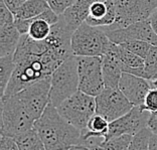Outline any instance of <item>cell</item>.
Here are the masks:
<instances>
[{"label": "cell", "mask_w": 157, "mask_h": 150, "mask_svg": "<svg viewBox=\"0 0 157 150\" xmlns=\"http://www.w3.org/2000/svg\"><path fill=\"white\" fill-rule=\"evenodd\" d=\"M69 150H96L94 148H91L89 146H86L83 144H76V145H73Z\"/></svg>", "instance_id": "d6a6232c"}, {"label": "cell", "mask_w": 157, "mask_h": 150, "mask_svg": "<svg viewBox=\"0 0 157 150\" xmlns=\"http://www.w3.org/2000/svg\"><path fill=\"white\" fill-rule=\"evenodd\" d=\"M150 114V112L146 111L141 106H134L124 116L110 122L109 130L106 134L105 140H109L113 137L121 136L124 134L134 136L139 131L147 127Z\"/></svg>", "instance_id": "8fae6325"}, {"label": "cell", "mask_w": 157, "mask_h": 150, "mask_svg": "<svg viewBox=\"0 0 157 150\" xmlns=\"http://www.w3.org/2000/svg\"><path fill=\"white\" fill-rule=\"evenodd\" d=\"M56 109L67 122L84 131L90 119L96 114V99L78 90Z\"/></svg>", "instance_id": "5b68a950"}, {"label": "cell", "mask_w": 157, "mask_h": 150, "mask_svg": "<svg viewBox=\"0 0 157 150\" xmlns=\"http://www.w3.org/2000/svg\"><path fill=\"white\" fill-rule=\"evenodd\" d=\"M144 79L157 80V45H152L144 60Z\"/></svg>", "instance_id": "7402d4cb"}, {"label": "cell", "mask_w": 157, "mask_h": 150, "mask_svg": "<svg viewBox=\"0 0 157 150\" xmlns=\"http://www.w3.org/2000/svg\"><path fill=\"white\" fill-rule=\"evenodd\" d=\"M152 135V132L149 128H144L135 134L132 139V142L127 150H148L149 140Z\"/></svg>", "instance_id": "cb8c5ba5"}, {"label": "cell", "mask_w": 157, "mask_h": 150, "mask_svg": "<svg viewBox=\"0 0 157 150\" xmlns=\"http://www.w3.org/2000/svg\"><path fill=\"white\" fill-rule=\"evenodd\" d=\"M149 83H150L151 88H155V89H157V80L149 81Z\"/></svg>", "instance_id": "836d02e7"}, {"label": "cell", "mask_w": 157, "mask_h": 150, "mask_svg": "<svg viewBox=\"0 0 157 150\" xmlns=\"http://www.w3.org/2000/svg\"><path fill=\"white\" fill-rule=\"evenodd\" d=\"M102 59V72L105 88H118L121 76L123 74L122 63L114 51V44Z\"/></svg>", "instance_id": "5bb4252c"}, {"label": "cell", "mask_w": 157, "mask_h": 150, "mask_svg": "<svg viewBox=\"0 0 157 150\" xmlns=\"http://www.w3.org/2000/svg\"><path fill=\"white\" fill-rule=\"evenodd\" d=\"M133 136L124 134L121 136L113 137L109 140H105L100 146L103 150H127L130 146Z\"/></svg>", "instance_id": "603a6c76"}, {"label": "cell", "mask_w": 157, "mask_h": 150, "mask_svg": "<svg viewBox=\"0 0 157 150\" xmlns=\"http://www.w3.org/2000/svg\"><path fill=\"white\" fill-rule=\"evenodd\" d=\"M116 21V8L114 0L95 2L91 6L86 22L92 26H111Z\"/></svg>", "instance_id": "4fadbf2b"}, {"label": "cell", "mask_w": 157, "mask_h": 150, "mask_svg": "<svg viewBox=\"0 0 157 150\" xmlns=\"http://www.w3.org/2000/svg\"><path fill=\"white\" fill-rule=\"evenodd\" d=\"M33 127L48 150H69L82 140V131L67 122L51 104L34 121Z\"/></svg>", "instance_id": "6da1fadb"}, {"label": "cell", "mask_w": 157, "mask_h": 150, "mask_svg": "<svg viewBox=\"0 0 157 150\" xmlns=\"http://www.w3.org/2000/svg\"><path fill=\"white\" fill-rule=\"evenodd\" d=\"M116 21L109 28L125 27L129 24L149 19L157 9V0H114Z\"/></svg>", "instance_id": "8992f818"}, {"label": "cell", "mask_w": 157, "mask_h": 150, "mask_svg": "<svg viewBox=\"0 0 157 150\" xmlns=\"http://www.w3.org/2000/svg\"><path fill=\"white\" fill-rule=\"evenodd\" d=\"M148 150H157V134L152 133L150 140H149Z\"/></svg>", "instance_id": "1f68e13d"}, {"label": "cell", "mask_w": 157, "mask_h": 150, "mask_svg": "<svg viewBox=\"0 0 157 150\" xmlns=\"http://www.w3.org/2000/svg\"><path fill=\"white\" fill-rule=\"evenodd\" d=\"M46 1H48L52 11L59 16L67 9H69L71 6L74 5L77 0H46Z\"/></svg>", "instance_id": "484cf974"}, {"label": "cell", "mask_w": 157, "mask_h": 150, "mask_svg": "<svg viewBox=\"0 0 157 150\" xmlns=\"http://www.w3.org/2000/svg\"><path fill=\"white\" fill-rule=\"evenodd\" d=\"M98 1H106V0H77L75 4L67 9L62 15H59V17L65 21L70 29L75 33V30L87 19L91 6Z\"/></svg>", "instance_id": "9a60e30c"}, {"label": "cell", "mask_w": 157, "mask_h": 150, "mask_svg": "<svg viewBox=\"0 0 157 150\" xmlns=\"http://www.w3.org/2000/svg\"><path fill=\"white\" fill-rule=\"evenodd\" d=\"M25 1H27V0H3V2H4L5 5L7 6V8H8L14 15L17 13V11L20 9V7L24 4Z\"/></svg>", "instance_id": "f1b7e54d"}, {"label": "cell", "mask_w": 157, "mask_h": 150, "mask_svg": "<svg viewBox=\"0 0 157 150\" xmlns=\"http://www.w3.org/2000/svg\"><path fill=\"white\" fill-rule=\"evenodd\" d=\"M96 150H103V149H102L101 147H99V148H97V149H96Z\"/></svg>", "instance_id": "e575fe53"}, {"label": "cell", "mask_w": 157, "mask_h": 150, "mask_svg": "<svg viewBox=\"0 0 157 150\" xmlns=\"http://www.w3.org/2000/svg\"><path fill=\"white\" fill-rule=\"evenodd\" d=\"M14 139L18 145L19 150H48L34 127L14 137Z\"/></svg>", "instance_id": "d6986e66"}, {"label": "cell", "mask_w": 157, "mask_h": 150, "mask_svg": "<svg viewBox=\"0 0 157 150\" xmlns=\"http://www.w3.org/2000/svg\"><path fill=\"white\" fill-rule=\"evenodd\" d=\"M124 46L125 48L128 49L129 52H133L134 55L139 56L142 59H146L149 51H150L152 44H148L146 41H142V40H132V41H128L125 42V44H121Z\"/></svg>", "instance_id": "d4e9b609"}, {"label": "cell", "mask_w": 157, "mask_h": 150, "mask_svg": "<svg viewBox=\"0 0 157 150\" xmlns=\"http://www.w3.org/2000/svg\"><path fill=\"white\" fill-rule=\"evenodd\" d=\"M48 8H51L46 0H27L14 15L15 18L30 19L39 16Z\"/></svg>", "instance_id": "ac0fdd59"}, {"label": "cell", "mask_w": 157, "mask_h": 150, "mask_svg": "<svg viewBox=\"0 0 157 150\" xmlns=\"http://www.w3.org/2000/svg\"><path fill=\"white\" fill-rule=\"evenodd\" d=\"M1 135L14 138L33 128L34 120L16 94L1 98Z\"/></svg>", "instance_id": "277c9868"}, {"label": "cell", "mask_w": 157, "mask_h": 150, "mask_svg": "<svg viewBox=\"0 0 157 150\" xmlns=\"http://www.w3.org/2000/svg\"><path fill=\"white\" fill-rule=\"evenodd\" d=\"M78 90L97 97L105 89L101 56H77Z\"/></svg>", "instance_id": "52a82bcc"}, {"label": "cell", "mask_w": 157, "mask_h": 150, "mask_svg": "<svg viewBox=\"0 0 157 150\" xmlns=\"http://www.w3.org/2000/svg\"><path fill=\"white\" fill-rule=\"evenodd\" d=\"M95 99L96 113L109 122L124 116L134 107L119 88H105Z\"/></svg>", "instance_id": "ba28073f"}, {"label": "cell", "mask_w": 157, "mask_h": 150, "mask_svg": "<svg viewBox=\"0 0 157 150\" xmlns=\"http://www.w3.org/2000/svg\"><path fill=\"white\" fill-rule=\"evenodd\" d=\"M114 51L122 63L123 73L144 78V59L129 52L121 44H114Z\"/></svg>", "instance_id": "2e32d148"}, {"label": "cell", "mask_w": 157, "mask_h": 150, "mask_svg": "<svg viewBox=\"0 0 157 150\" xmlns=\"http://www.w3.org/2000/svg\"><path fill=\"white\" fill-rule=\"evenodd\" d=\"M14 67H15V63H14L13 56L0 58V92H1V98L4 95L7 85L12 77Z\"/></svg>", "instance_id": "44dd1931"}, {"label": "cell", "mask_w": 157, "mask_h": 150, "mask_svg": "<svg viewBox=\"0 0 157 150\" xmlns=\"http://www.w3.org/2000/svg\"><path fill=\"white\" fill-rule=\"evenodd\" d=\"M149 21H150L153 30H154L155 33L157 34V9L151 14V16L149 17Z\"/></svg>", "instance_id": "4dcf8cb0"}, {"label": "cell", "mask_w": 157, "mask_h": 150, "mask_svg": "<svg viewBox=\"0 0 157 150\" xmlns=\"http://www.w3.org/2000/svg\"><path fill=\"white\" fill-rule=\"evenodd\" d=\"M147 128L150 129L153 134H157V111L150 114L147 122Z\"/></svg>", "instance_id": "f546056e"}, {"label": "cell", "mask_w": 157, "mask_h": 150, "mask_svg": "<svg viewBox=\"0 0 157 150\" xmlns=\"http://www.w3.org/2000/svg\"><path fill=\"white\" fill-rule=\"evenodd\" d=\"M49 92H51V77L31 84L17 96L25 107L27 113L35 121L40 117L49 105Z\"/></svg>", "instance_id": "9c48e42d"}, {"label": "cell", "mask_w": 157, "mask_h": 150, "mask_svg": "<svg viewBox=\"0 0 157 150\" xmlns=\"http://www.w3.org/2000/svg\"><path fill=\"white\" fill-rule=\"evenodd\" d=\"M20 37L21 34L14 22L0 26V58L14 56Z\"/></svg>", "instance_id": "e0dca14e"}, {"label": "cell", "mask_w": 157, "mask_h": 150, "mask_svg": "<svg viewBox=\"0 0 157 150\" xmlns=\"http://www.w3.org/2000/svg\"><path fill=\"white\" fill-rule=\"evenodd\" d=\"M102 28L113 44H122L132 40H142L152 45H157V34L153 30L149 19L132 23L125 27Z\"/></svg>", "instance_id": "30bf717a"}, {"label": "cell", "mask_w": 157, "mask_h": 150, "mask_svg": "<svg viewBox=\"0 0 157 150\" xmlns=\"http://www.w3.org/2000/svg\"><path fill=\"white\" fill-rule=\"evenodd\" d=\"M118 88L134 106H142L151 86L149 81L144 78L123 73Z\"/></svg>", "instance_id": "7c38bea8"}, {"label": "cell", "mask_w": 157, "mask_h": 150, "mask_svg": "<svg viewBox=\"0 0 157 150\" xmlns=\"http://www.w3.org/2000/svg\"><path fill=\"white\" fill-rule=\"evenodd\" d=\"M141 107L150 113L157 111V89L155 88L150 89V91L146 95L143 105Z\"/></svg>", "instance_id": "4316f807"}, {"label": "cell", "mask_w": 157, "mask_h": 150, "mask_svg": "<svg viewBox=\"0 0 157 150\" xmlns=\"http://www.w3.org/2000/svg\"><path fill=\"white\" fill-rule=\"evenodd\" d=\"M110 122L103 116L96 113L93 116L87 125V128L82 131V137H90V136H97V137H106V134L108 133Z\"/></svg>", "instance_id": "ffe728a7"}, {"label": "cell", "mask_w": 157, "mask_h": 150, "mask_svg": "<svg viewBox=\"0 0 157 150\" xmlns=\"http://www.w3.org/2000/svg\"><path fill=\"white\" fill-rule=\"evenodd\" d=\"M113 45L102 27L83 22L72 37V51L76 56H102Z\"/></svg>", "instance_id": "7a4b0ae2"}, {"label": "cell", "mask_w": 157, "mask_h": 150, "mask_svg": "<svg viewBox=\"0 0 157 150\" xmlns=\"http://www.w3.org/2000/svg\"><path fill=\"white\" fill-rule=\"evenodd\" d=\"M78 91V60L76 56H73L59 66L51 76L49 104L59 107L65 100Z\"/></svg>", "instance_id": "3957f363"}, {"label": "cell", "mask_w": 157, "mask_h": 150, "mask_svg": "<svg viewBox=\"0 0 157 150\" xmlns=\"http://www.w3.org/2000/svg\"><path fill=\"white\" fill-rule=\"evenodd\" d=\"M0 150H19V147L13 137L1 135V137H0Z\"/></svg>", "instance_id": "83f0119b"}]
</instances>
